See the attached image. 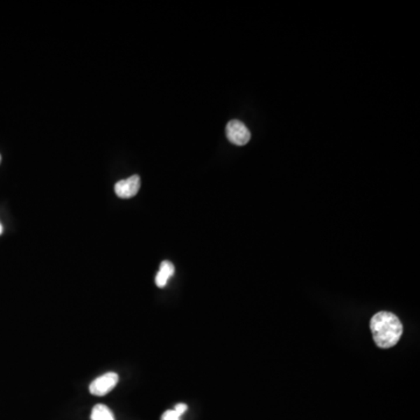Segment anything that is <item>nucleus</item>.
<instances>
[{"instance_id":"20e7f679","label":"nucleus","mask_w":420,"mask_h":420,"mask_svg":"<svg viewBox=\"0 0 420 420\" xmlns=\"http://www.w3.org/2000/svg\"><path fill=\"white\" fill-rule=\"evenodd\" d=\"M140 177L132 175L126 180H120L115 186L117 196L120 198H133L140 189Z\"/></svg>"},{"instance_id":"7ed1b4c3","label":"nucleus","mask_w":420,"mask_h":420,"mask_svg":"<svg viewBox=\"0 0 420 420\" xmlns=\"http://www.w3.org/2000/svg\"><path fill=\"white\" fill-rule=\"evenodd\" d=\"M118 375L116 372H106V374L102 375L101 377L96 378L95 381L92 382L90 384V393L97 397H102L109 393L117 383H118Z\"/></svg>"},{"instance_id":"f03ea898","label":"nucleus","mask_w":420,"mask_h":420,"mask_svg":"<svg viewBox=\"0 0 420 420\" xmlns=\"http://www.w3.org/2000/svg\"><path fill=\"white\" fill-rule=\"evenodd\" d=\"M226 138L235 145H247L250 142L251 133L249 129L240 120H231L226 125Z\"/></svg>"},{"instance_id":"9d476101","label":"nucleus","mask_w":420,"mask_h":420,"mask_svg":"<svg viewBox=\"0 0 420 420\" xmlns=\"http://www.w3.org/2000/svg\"><path fill=\"white\" fill-rule=\"evenodd\" d=\"M0 163H1V156H0Z\"/></svg>"},{"instance_id":"39448f33","label":"nucleus","mask_w":420,"mask_h":420,"mask_svg":"<svg viewBox=\"0 0 420 420\" xmlns=\"http://www.w3.org/2000/svg\"><path fill=\"white\" fill-rule=\"evenodd\" d=\"M174 275V265L171 261H165L160 265V270L157 273L156 284L158 287H166L168 279Z\"/></svg>"},{"instance_id":"1a4fd4ad","label":"nucleus","mask_w":420,"mask_h":420,"mask_svg":"<svg viewBox=\"0 0 420 420\" xmlns=\"http://www.w3.org/2000/svg\"><path fill=\"white\" fill-rule=\"evenodd\" d=\"M1 233H3V226L0 224V235H1Z\"/></svg>"},{"instance_id":"0eeeda50","label":"nucleus","mask_w":420,"mask_h":420,"mask_svg":"<svg viewBox=\"0 0 420 420\" xmlns=\"http://www.w3.org/2000/svg\"><path fill=\"white\" fill-rule=\"evenodd\" d=\"M180 417L175 410H168L161 416V420H180Z\"/></svg>"},{"instance_id":"6e6552de","label":"nucleus","mask_w":420,"mask_h":420,"mask_svg":"<svg viewBox=\"0 0 420 420\" xmlns=\"http://www.w3.org/2000/svg\"><path fill=\"white\" fill-rule=\"evenodd\" d=\"M174 410H175L180 416H182V414L187 411V405H186V404H178V405L174 407Z\"/></svg>"},{"instance_id":"f257e3e1","label":"nucleus","mask_w":420,"mask_h":420,"mask_svg":"<svg viewBox=\"0 0 420 420\" xmlns=\"http://www.w3.org/2000/svg\"><path fill=\"white\" fill-rule=\"evenodd\" d=\"M375 342L381 348H391L398 342L403 334L402 322L390 312H379L370 322Z\"/></svg>"},{"instance_id":"423d86ee","label":"nucleus","mask_w":420,"mask_h":420,"mask_svg":"<svg viewBox=\"0 0 420 420\" xmlns=\"http://www.w3.org/2000/svg\"><path fill=\"white\" fill-rule=\"evenodd\" d=\"M92 420H115V416L108 406L97 404L92 409Z\"/></svg>"}]
</instances>
